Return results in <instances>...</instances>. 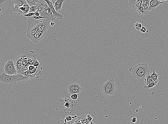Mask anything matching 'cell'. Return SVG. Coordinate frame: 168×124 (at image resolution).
Instances as JSON below:
<instances>
[{
  "mask_svg": "<svg viewBox=\"0 0 168 124\" xmlns=\"http://www.w3.org/2000/svg\"><path fill=\"white\" fill-rule=\"evenodd\" d=\"M129 71L132 73L133 78L140 82L144 80L146 76L150 74V72L148 65L144 63H139L130 68Z\"/></svg>",
  "mask_w": 168,
  "mask_h": 124,
  "instance_id": "1",
  "label": "cell"
},
{
  "mask_svg": "<svg viewBox=\"0 0 168 124\" xmlns=\"http://www.w3.org/2000/svg\"><path fill=\"white\" fill-rule=\"evenodd\" d=\"M31 78L24 76L21 74L8 75L4 72L0 73V82L4 84L11 85L18 82L31 80Z\"/></svg>",
  "mask_w": 168,
  "mask_h": 124,
  "instance_id": "2",
  "label": "cell"
},
{
  "mask_svg": "<svg viewBox=\"0 0 168 124\" xmlns=\"http://www.w3.org/2000/svg\"><path fill=\"white\" fill-rule=\"evenodd\" d=\"M100 89L102 93L106 96L116 95L118 92L117 84L113 78H109L107 82L102 83Z\"/></svg>",
  "mask_w": 168,
  "mask_h": 124,
  "instance_id": "3",
  "label": "cell"
},
{
  "mask_svg": "<svg viewBox=\"0 0 168 124\" xmlns=\"http://www.w3.org/2000/svg\"><path fill=\"white\" fill-rule=\"evenodd\" d=\"M27 20L28 27L27 30L26 35L29 38V37L36 34L38 30V28L40 20L31 19L29 18H28Z\"/></svg>",
  "mask_w": 168,
  "mask_h": 124,
  "instance_id": "4",
  "label": "cell"
},
{
  "mask_svg": "<svg viewBox=\"0 0 168 124\" xmlns=\"http://www.w3.org/2000/svg\"><path fill=\"white\" fill-rule=\"evenodd\" d=\"M61 107L66 114L71 113L76 109L77 107L75 100L71 99L68 102L61 104Z\"/></svg>",
  "mask_w": 168,
  "mask_h": 124,
  "instance_id": "5",
  "label": "cell"
},
{
  "mask_svg": "<svg viewBox=\"0 0 168 124\" xmlns=\"http://www.w3.org/2000/svg\"><path fill=\"white\" fill-rule=\"evenodd\" d=\"M4 69V72L7 75H16L17 74L14 62L13 60H8L5 65Z\"/></svg>",
  "mask_w": 168,
  "mask_h": 124,
  "instance_id": "6",
  "label": "cell"
},
{
  "mask_svg": "<svg viewBox=\"0 0 168 124\" xmlns=\"http://www.w3.org/2000/svg\"><path fill=\"white\" fill-rule=\"evenodd\" d=\"M38 11L40 12H46L53 14L47 3L44 0H39L36 5Z\"/></svg>",
  "mask_w": 168,
  "mask_h": 124,
  "instance_id": "7",
  "label": "cell"
},
{
  "mask_svg": "<svg viewBox=\"0 0 168 124\" xmlns=\"http://www.w3.org/2000/svg\"><path fill=\"white\" fill-rule=\"evenodd\" d=\"M44 1L48 4L49 8H50L52 12L53 13V15L56 18L57 20H62L63 18V15L62 14H60L59 12H57L56 11L55 9H54V7L53 3H52L51 1H50L49 0H45Z\"/></svg>",
  "mask_w": 168,
  "mask_h": 124,
  "instance_id": "8",
  "label": "cell"
},
{
  "mask_svg": "<svg viewBox=\"0 0 168 124\" xmlns=\"http://www.w3.org/2000/svg\"><path fill=\"white\" fill-rule=\"evenodd\" d=\"M165 1L168 2L167 0H151L150 1V6L147 11V13L149 12L152 11L154 12L155 11V9L159 6L160 4L164 3Z\"/></svg>",
  "mask_w": 168,
  "mask_h": 124,
  "instance_id": "9",
  "label": "cell"
},
{
  "mask_svg": "<svg viewBox=\"0 0 168 124\" xmlns=\"http://www.w3.org/2000/svg\"><path fill=\"white\" fill-rule=\"evenodd\" d=\"M142 0H129V7L133 11H137L140 7L142 6Z\"/></svg>",
  "mask_w": 168,
  "mask_h": 124,
  "instance_id": "10",
  "label": "cell"
},
{
  "mask_svg": "<svg viewBox=\"0 0 168 124\" xmlns=\"http://www.w3.org/2000/svg\"><path fill=\"white\" fill-rule=\"evenodd\" d=\"M33 65L35 67L40 68L41 67L42 62L40 61V56L38 55L35 54L33 52Z\"/></svg>",
  "mask_w": 168,
  "mask_h": 124,
  "instance_id": "11",
  "label": "cell"
},
{
  "mask_svg": "<svg viewBox=\"0 0 168 124\" xmlns=\"http://www.w3.org/2000/svg\"><path fill=\"white\" fill-rule=\"evenodd\" d=\"M65 0H57L56 2H54L53 0H51L52 3L54 4L53 5L56 11L58 12V11H60L62 9L63 4L65 2Z\"/></svg>",
  "mask_w": 168,
  "mask_h": 124,
  "instance_id": "12",
  "label": "cell"
},
{
  "mask_svg": "<svg viewBox=\"0 0 168 124\" xmlns=\"http://www.w3.org/2000/svg\"><path fill=\"white\" fill-rule=\"evenodd\" d=\"M44 37L43 36L36 33V34L29 37V39L31 40L33 42L35 43H38Z\"/></svg>",
  "mask_w": 168,
  "mask_h": 124,
  "instance_id": "13",
  "label": "cell"
},
{
  "mask_svg": "<svg viewBox=\"0 0 168 124\" xmlns=\"http://www.w3.org/2000/svg\"><path fill=\"white\" fill-rule=\"evenodd\" d=\"M11 2L19 7H22L27 3L26 0H13L11 1Z\"/></svg>",
  "mask_w": 168,
  "mask_h": 124,
  "instance_id": "14",
  "label": "cell"
},
{
  "mask_svg": "<svg viewBox=\"0 0 168 124\" xmlns=\"http://www.w3.org/2000/svg\"><path fill=\"white\" fill-rule=\"evenodd\" d=\"M30 7L27 3L25 4L22 7H20V9L24 15L28 13L30 11Z\"/></svg>",
  "mask_w": 168,
  "mask_h": 124,
  "instance_id": "15",
  "label": "cell"
},
{
  "mask_svg": "<svg viewBox=\"0 0 168 124\" xmlns=\"http://www.w3.org/2000/svg\"><path fill=\"white\" fill-rule=\"evenodd\" d=\"M152 73L151 74V78L155 82L157 83L158 82V76H159V74L156 73L155 72V70H153Z\"/></svg>",
  "mask_w": 168,
  "mask_h": 124,
  "instance_id": "16",
  "label": "cell"
},
{
  "mask_svg": "<svg viewBox=\"0 0 168 124\" xmlns=\"http://www.w3.org/2000/svg\"><path fill=\"white\" fill-rule=\"evenodd\" d=\"M27 4L30 7L33 6H36L37 3L39 2V0H26Z\"/></svg>",
  "mask_w": 168,
  "mask_h": 124,
  "instance_id": "17",
  "label": "cell"
},
{
  "mask_svg": "<svg viewBox=\"0 0 168 124\" xmlns=\"http://www.w3.org/2000/svg\"><path fill=\"white\" fill-rule=\"evenodd\" d=\"M151 74H149L146 76V77L144 78V80L145 81V83L146 84V85H147L150 83L152 81H153L151 78Z\"/></svg>",
  "mask_w": 168,
  "mask_h": 124,
  "instance_id": "18",
  "label": "cell"
},
{
  "mask_svg": "<svg viewBox=\"0 0 168 124\" xmlns=\"http://www.w3.org/2000/svg\"><path fill=\"white\" fill-rule=\"evenodd\" d=\"M157 83L155 82L154 81H152L150 83L148 84L147 85H144V88L145 89H150V88H153L157 84Z\"/></svg>",
  "mask_w": 168,
  "mask_h": 124,
  "instance_id": "19",
  "label": "cell"
},
{
  "mask_svg": "<svg viewBox=\"0 0 168 124\" xmlns=\"http://www.w3.org/2000/svg\"><path fill=\"white\" fill-rule=\"evenodd\" d=\"M12 11L18 13L19 15H24L23 13L22 12V11H21L20 9V7H18L16 5H15L14 7L13 8Z\"/></svg>",
  "mask_w": 168,
  "mask_h": 124,
  "instance_id": "20",
  "label": "cell"
},
{
  "mask_svg": "<svg viewBox=\"0 0 168 124\" xmlns=\"http://www.w3.org/2000/svg\"><path fill=\"white\" fill-rule=\"evenodd\" d=\"M82 124H90L91 122H89L87 120L86 116L80 117L79 118Z\"/></svg>",
  "mask_w": 168,
  "mask_h": 124,
  "instance_id": "21",
  "label": "cell"
},
{
  "mask_svg": "<svg viewBox=\"0 0 168 124\" xmlns=\"http://www.w3.org/2000/svg\"><path fill=\"white\" fill-rule=\"evenodd\" d=\"M136 11H137L139 14H141V15H144L146 14V13L144 12V8L142 6L140 7Z\"/></svg>",
  "mask_w": 168,
  "mask_h": 124,
  "instance_id": "22",
  "label": "cell"
},
{
  "mask_svg": "<svg viewBox=\"0 0 168 124\" xmlns=\"http://www.w3.org/2000/svg\"><path fill=\"white\" fill-rule=\"evenodd\" d=\"M134 26L135 27L136 30H140L142 27V24L138 22H135L134 24Z\"/></svg>",
  "mask_w": 168,
  "mask_h": 124,
  "instance_id": "23",
  "label": "cell"
},
{
  "mask_svg": "<svg viewBox=\"0 0 168 124\" xmlns=\"http://www.w3.org/2000/svg\"><path fill=\"white\" fill-rule=\"evenodd\" d=\"M37 11L38 9L36 6H32L30 7V11L28 13H35Z\"/></svg>",
  "mask_w": 168,
  "mask_h": 124,
  "instance_id": "24",
  "label": "cell"
},
{
  "mask_svg": "<svg viewBox=\"0 0 168 124\" xmlns=\"http://www.w3.org/2000/svg\"><path fill=\"white\" fill-rule=\"evenodd\" d=\"M142 6L144 8V12H145L146 14H147L148 13H147V11H148V9L149 8V6H150V3H147L146 4H145L144 5H142Z\"/></svg>",
  "mask_w": 168,
  "mask_h": 124,
  "instance_id": "25",
  "label": "cell"
},
{
  "mask_svg": "<svg viewBox=\"0 0 168 124\" xmlns=\"http://www.w3.org/2000/svg\"><path fill=\"white\" fill-rule=\"evenodd\" d=\"M73 117H72V116H67V117H66V119H65L64 124H66L67 122L71 121V120H73Z\"/></svg>",
  "mask_w": 168,
  "mask_h": 124,
  "instance_id": "26",
  "label": "cell"
},
{
  "mask_svg": "<svg viewBox=\"0 0 168 124\" xmlns=\"http://www.w3.org/2000/svg\"><path fill=\"white\" fill-rule=\"evenodd\" d=\"M78 97V94H72L71 95V98L72 100H76L77 99Z\"/></svg>",
  "mask_w": 168,
  "mask_h": 124,
  "instance_id": "27",
  "label": "cell"
},
{
  "mask_svg": "<svg viewBox=\"0 0 168 124\" xmlns=\"http://www.w3.org/2000/svg\"><path fill=\"white\" fill-rule=\"evenodd\" d=\"M4 7H3L2 5H0V15H2L4 11Z\"/></svg>",
  "mask_w": 168,
  "mask_h": 124,
  "instance_id": "28",
  "label": "cell"
},
{
  "mask_svg": "<svg viewBox=\"0 0 168 124\" xmlns=\"http://www.w3.org/2000/svg\"><path fill=\"white\" fill-rule=\"evenodd\" d=\"M86 118L88 121L89 122H91L92 120H93V118L90 114H87L86 116Z\"/></svg>",
  "mask_w": 168,
  "mask_h": 124,
  "instance_id": "29",
  "label": "cell"
},
{
  "mask_svg": "<svg viewBox=\"0 0 168 124\" xmlns=\"http://www.w3.org/2000/svg\"><path fill=\"white\" fill-rule=\"evenodd\" d=\"M140 31L142 33H146V28L144 26H142V27L141 29H140Z\"/></svg>",
  "mask_w": 168,
  "mask_h": 124,
  "instance_id": "30",
  "label": "cell"
},
{
  "mask_svg": "<svg viewBox=\"0 0 168 124\" xmlns=\"http://www.w3.org/2000/svg\"><path fill=\"white\" fill-rule=\"evenodd\" d=\"M35 13H28L27 14L24 15V16H26V17L29 18V17L32 16H33V15H35Z\"/></svg>",
  "mask_w": 168,
  "mask_h": 124,
  "instance_id": "31",
  "label": "cell"
},
{
  "mask_svg": "<svg viewBox=\"0 0 168 124\" xmlns=\"http://www.w3.org/2000/svg\"><path fill=\"white\" fill-rule=\"evenodd\" d=\"M150 0H143L142 2V5H144L146 4L147 3H148L150 2Z\"/></svg>",
  "mask_w": 168,
  "mask_h": 124,
  "instance_id": "32",
  "label": "cell"
},
{
  "mask_svg": "<svg viewBox=\"0 0 168 124\" xmlns=\"http://www.w3.org/2000/svg\"><path fill=\"white\" fill-rule=\"evenodd\" d=\"M137 118L136 117H133L131 119V121L132 123H135L137 122Z\"/></svg>",
  "mask_w": 168,
  "mask_h": 124,
  "instance_id": "33",
  "label": "cell"
},
{
  "mask_svg": "<svg viewBox=\"0 0 168 124\" xmlns=\"http://www.w3.org/2000/svg\"><path fill=\"white\" fill-rule=\"evenodd\" d=\"M5 0H0V5L2 4L4 2H5Z\"/></svg>",
  "mask_w": 168,
  "mask_h": 124,
  "instance_id": "34",
  "label": "cell"
},
{
  "mask_svg": "<svg viewBox=\"0 0 168 124\" xmlns=\"http://www.w3.org/2000/svg\"><path fill=\"white\" fill-rule=\"evenodd\" d=\"M50 24L51 26H53L55 25V23L54 22H51Z\"/></svg>",
  "mask_w": 168,
  "mask_h": 124,
  "instance_id": "35",
  "label": "cell"
},
{
  "mask_svg": "<svg viewBox=\"0 0 168 124\" xmlns=\"http://www.w3.org/2000/svg\"><path fill=\"white\" fill-rule=\"evenodd\" d=\"M90 124H94V123L92 122H91V123Z\"/></svg>",
  "mask_w": 168,
  "mask_h": 124,
  "instance_id": "36",
  "label": "cell"
}]
</instances>
